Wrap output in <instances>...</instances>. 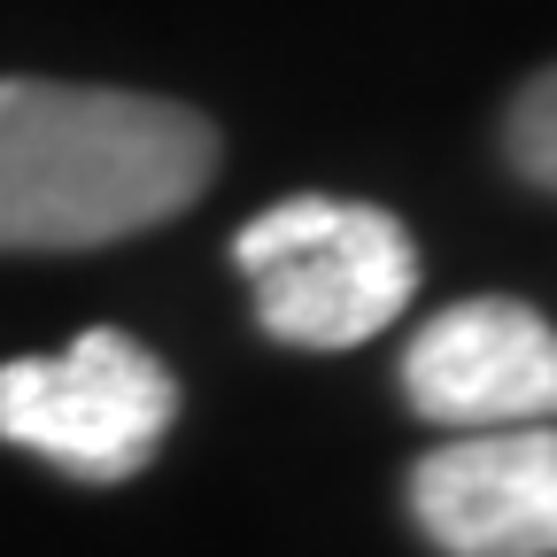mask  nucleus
Returning <instances> with one entry per match:
<instances>
[{
  "label": "nucleus",
  "instance_id": "f257e3e1",
  "mask_svg": "<svg viewBox=\"0 0 557 557\" xmlns=\"http://www.w3.org/2000/svg\"><path fill=\"white\" fill-rule=\"evenodd\" d=\"M218 132L186 101L0 78V248H101L201 201Z\"/></svg>",
  "mask_w": 557,
  "mask_h": 557
},
{
  "label": "nucleus",
  "instance_id": "f03ea898",
  "mask_svg": "<svg viewBox=\"0 0 557 557\" xmlns=\"http://www.w3.org/2000/svg\"><path fill=\"white\" fill-rule=\"evenodd\" d=\"M233 263L256 287V318L287 348H357L418 295V248L372 201L295 194L240 225Z\"/></svg>",
  "mask_w": 557,
  "mask_h": 557
},
{
  "label": "nucleus",
  "instance_id": "7ed1b4c3",
  "mask_svg": "<svg viewBox=\"0 0 557 557\" xmlns=\"http://www.w3.org/2000/svg\"><path fill=\"white\" fill-rule=\"evenodd\" d=\"M171 418H178L171 364L116 325L78 333L54 357L0 364V442H16L94 487L148 472Z\"/></svg>",
  "mask_w": 557,
  "mask_h": 557
},
{
  "label": "nucleus",
  "instance_id": "20e7f679",
  "mask_svg": "<svg viewBox=\"0 0 557 557\" xmlns=\"http://www.w3.org/2000/svg\"><path fill=\"white\" fill-rule=\"evenodd\" d=\"M403 395L418 418L457 434L557 426V325L511 295L449 302L403 348Z\"/></svg>",
  "mask_w": 557,
  "mask_h": 557
},
{
  "label": "nucleus",
  "instance_id": "39448f33",
  "mask_svg": "<svg viewBox=\"0 0 557 557\" xmlns=\"http://www.w3.org/2000/svg\"><path fill=\"white\" fill-rule=\"evenodd\" d=\"M410 511L449 557H557V426H480L418 457Z\"/></svg>",
  "mask_w": 557,
  "mask_h": 557
},
{
  "label": "nucleus",
  "instance_id": "423d86ee",
  "mask_svg": "<svg viewBox=\"0 0 557 557\" xmlns=\"http://www.w3.org/2000/svg\"><path fill=\"white\" fill-rule=\"evenodd\" d=\"M511 163H519L534 186L557 194V62L511 101Z\"/></svg>",
  "mask_w": 557,
  "mask_h": 557
}]
</instances>
